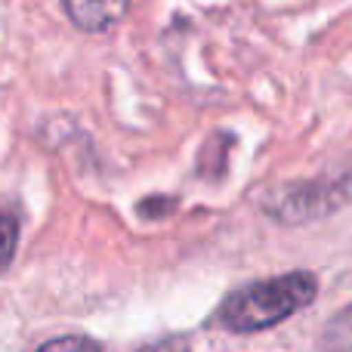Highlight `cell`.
Returning <instances> with one entry per match:
<instances>
[{
  "mask_svg": "<svg viewBox=\"0 0 352 352\" xmlns=\"http://www.w3.org/2000/svg\"><path fill=\"white\" fill-rule=\"evenodd\" d=\"M188 337L186 334H170V337H164V340H155V343H148V346H142L140 352H188Z\"/></svg>",
  "mask_w": 352,
  "mask_h": 352,
  "instance_id": "52a82bcc",
  "label": "cell"
},
{
  "mask_svg": "<svg viewBox=\"0 0 352 352\" xmlns=\"http://www.w3.org/2000/svg\"><path fill=\"white\" fill-rule=\"evenodd\" d=\"M133 0H62L68 22L87 34H102L127 16Z\"/></svg>",
  "mask_w": 352,
  "mask_h": 352,
  "instance_id": "3957f363",
  "label": "cell"
},
{
  "mask_svg": "<svg viewBox=\"0 0 352 352\" xmlns=\"http://www.w3.org/2000/svg\"><path fill=\"white\" fill-rule=\"evenodd\" d=\"M322 349L328 352H352V303L340 309L322 331Z\"/></svg>",
  "mask_w": 352,
  "mask_h": 352,
  "instance_id": "277c9868",
  "label": "cell"
},
{
  "mask_svg": "<svg viewBox=\"0 0 352 352\" xmlns=\"http://www.w3.org/2000/svg\"><path fill=\"white\" fill-rule=\"evenodd\" d=\"M334 186H322V182H306V186H297L291 192L281 195V201H275L269 207L272 217H278L281 223H306V219L324 217L337 207Z\"/></svg>",
  "mask_w": 352,
  "mask_h": 352,
  "instance_id": "7a4b0ae2",
  "label": "cell"
},
{
  "mask_svg": "<svg viewBox=\"0 0 352 352\" xmlns=\"http://www.w3.org/2000/svg\"><path fill=\"white\" fill-rule=\"evenodd\" d=\"M19 248V219L12 213H0V272L10 269Z\"/></svg>",
  "mask_w": 352,
  "mask_h": 352,
  "instance_id": "5b68a950",
  "label": "cell"
},
{
  "mask_svg": "<svg viewBox=\"0 0 352 352\" xmlns=\"http://www.w3.org/2000/svg\"><path fill=\"white\" fill-rule=\"evenodd\" d=\"M316 297L318 278L306 269H294L232 291L219 306L217 322L232 334H256L303 312Z\"/></svg>",
  "mask_w": 352,
  "mask_h": 352,
  "instance_id": "6da1fadb",
  "label": "cell"
},
{
  "mask_svg": "<svg viewBox=\"0 0 352 352\" xmlns=\"http://www.w3.org/2000/svg\"><path fill=\"white\" fill-rule=\"evenodd\" d=\"M37 352H102V346L84 334H62V337L47 340Z\"/></svg>",
  "mask_w": 352,
  "mask_h": 352,
  "instance_id": "8992f818",
  "label": "cell"
}]
</instances>
